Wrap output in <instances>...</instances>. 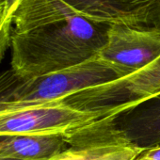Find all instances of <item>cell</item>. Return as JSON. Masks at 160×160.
<instances>
[{
    "label": "cell",
    "mask_w": 160,
    "mask_h": 160,
    "mask_svg": "<svg viewBox=\"0 0 160 160\" xmlns=\"http://www.w3.org/2000/svg\"><path fill=\"white\" fill-rule=\"evenodd\" d=\"M143 151L116 138L103 121L70 136V146L49 160H134Z\"/></svg>",
    "instance_id": "obj_7"
},
{
    "label": "cell",
    "mask_w": 160,
    "mask_h": 160,
    "mask_svg": "<svg viewBox=\"0 0 160 160\" xmlns=\"http://www.w3.org/2000/svg\"><path fill=\"white\" fill-rule=\"evenodd\" d=\"M71 135L0 137V159L49 160L70 146Z\"/></svg>",
    "instance_id": "obj_9"
},
{
    "label": "cell",
    "mask_w": 160,
    "mask_h": 160,
    "mask_svg": "<svg viewBox=\"0 0 160 160\" xmlns=\"http://www.w3.org/2000/svg\"><path fill=\"white\" fill-rule=\"evenodd\" d=\"M82 15L108 25L160 29V0H62Z\"/></svg>",
    "instance_id": "obj_6"
},
{
    "label": "cell",
    "mask_w": 160,
    "mask_h": 160,
    "mask_svg": "<svg viewBox=\"0 0 160 160\" xmlns=\"http://www.w3.org/2000/svg\"><path fill=\"white\" fill-rule=\"evenodd\" d=\"M12 19L8 17L3 2L0 0V62L11 49Z\"/></svg>",
    "instance_id": "obj_11"
},
{
    "label": "cell",
    "mask_w": 160,
    "mask_h": 160,
    "mask_svg": "<svg viewBox=\"0 0 160 160\" xmlns=\"http://www.w3.org/2000/svg\"><path fill=\"white\" fill-rule=\"evenodd\" d=\"M123 142L142 151L160 146V94L112 118L102 120Z\"/></svg>",
    "instance_id": "obj_8"
},
{
    "label": "cell",
    "mask_w": 160,
    "mask_h": 160,
    "mask_svg": "<svg viewBox=\"0 0 160 160\" xmlns=\"http://www.w3.org/2000/svg\"><path fill=\"white\" fill-rule=\"evenodd\" d=\"M98 57L131 74L160 58V29L111 25Z\"/></svg>",
    "instance_id": "obj_5"
},
{
    "label": "cell",
    "mask_w": 160,
    "mask_h": 160,
    "mask_svg": "<svg viewBox=\"0 0 160 160\" xmlns=\"http://www.w3.org/2000/svg\"><path fill=\"white\" fill-rule=\"evenodd\" d=\"M134 160H160V146L143 151Z\"/></svg>",
    "instance_id": "obj_12"
},
{
    "label": "cell",
    "mask_w": 160,
    "mask_h": 160,
    "mask_svg": "<svg viewBox=\"0 0 160 160\" xmlns=\"http://www.w3.org/2000/svg\"><path fill=\"white\" fill-rule=\"evenodd\" d=\"M18 80L19 78L16 77L11 69L0 72V117L35 105L12 100V90L16 86Z\"/></svg>",
    "instance_id": "obj_10"
},
{
    "label": "cell",
    "mask_w": 160,
    "mask_h": 160,
    "mask_svg": "<svg viewBox=\"0 0 160 160\" xmlns=\"http://www.w3.org/2000/svg\"><path fill=\"white\" fill-rule=\"evenodd\" d=\"M130 74L126 70L99 57L79 65L30 79H19L12 90V100L35 105L63 99Z\"/></svg>",
    "instance_id": "obj_2"
},
{
    "label": "cell",
    "mask_w": 160,
    "mask_h": 160,
    "mask_svg": "<svg viewBox=\"0 0 160 160\" xmlns=\"http://www.w3.org/2000/svg\"><path fill=\"white\" fill-rule=\"evenodd\" d=\"M109 27L62 0H23L12 15L11 70L25 80L97 58Z\"/></svg>",
    "instance_id": "obj_1"
},
{
    "label": "cell",
    "mask_w": 160,
    "mask_h": 160,
    "mask_svg": "<svg viewBox=\"0 0 160 160\" xmlns=\"http://www.w3.org/2000/svg\"><path fill=\"white\" fill-rule=\"evenodd\" d=\"M101 121L93 112L79 110L59 101L32 105L0 117V137L71 135Z\"/></svg>",
    "instance_id": "obj_4"
},
{
    "label": "cell",
    "mask_w": 160,
    "mask_h": 160,
    "mask_svg": "<svg viewBox=\"0 0 160 160\" xmlns=\"http://www.w3.org/2000/svg\"><path fill=\"white\" fill-rule=\"evenodd\" d=\"M160 94V58L115 81L87 89L59 101L73 108L112 118Z\"/></svg>",
    "instance_id": "obj_3"
},
{
    "label": "cell",
    "mask_w": 160,
    "mask_h": 160,
    "mask_svg": "<svg viewBox=\"0 0 160 160\" xmlns=\"http://www.w3.org/2000/svg\"><path fill=\"white\" fill-rule=\"evenodd\" d=\"M1 1L4 4L8 17L12 19L13 13L15 12L16 9L18 8V6L20 5V3L23 1V0H1Z\"/></svg>",
    "instance_id": "obj_13"
},
{
    "label": "cell",
    "mask_w": 160,
    "mask_h": 160,
    "mask_svg": "<svg viewBox=\"0 0 160 160\" xmlns=\"http://www.w3.org/2000/svg\"><path fill=\"white\" fill-rule=\"evenodd\" d=\"M0 160H14V159H0Z\"/></svg>",
    "instance_id": "obj_14"
}]
</instances>
